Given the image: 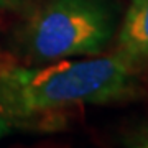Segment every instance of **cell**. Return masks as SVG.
<instances>
[{
  "instance_id": "cell-1",
  "label": "cell",
  "mask_w": 148,
  "mask_h": 148,
  "mask_svg": "<svg viewBox=\"0 0 148 148\" xmlns=\"http://www.w3.org/2000/svg\"><path fill=\"white\" fill-rule=\"evenodd\" d=\"M21 128L45 127L43 119L81 106H109L143 94L140 73L117 54L71 58L38 66L0 68Z\"/></svg>"
},
{
  "instance_id": "cell-2",
  "label": "cell",
  "mask_w": 148,
  "mask_h": 148,
  "mask_svg": "<svg viewBox=\"0 0 148 148\" xmlns=\"http://www.w3.org/2000/svg\"><path fill=\"white\" fill-rule=\"evenodd\" d=\"M117 23L110 0H49L16 28L13 49L30 66L97 56L114 40Z\"/></svg>"
},
{
  "instance_id": "cell-3",
  "label": "cell",
  "mask_w": 148,
  "mask_h": 148,
  "mask_svg": "<svg viewBox=\"0 0 148 148\" xmlns=\"http://www.w3.org/2000/svg\"><path fill=\"white\" fill-rule=\"evenodd\" d=\"M114 54L135 71L148 69V0H132L117 35Z\"/></svg>"
},
{
  "instance_id": "cell-4",
  "label": "cell",
  "mask_w": 148,
  "mask_h": 148,
  "mask_svg": "<svg viewBox=\"0 0 148 148\" xmlns=\"http://www.w3.org/2000/svg\"><path fill=\"white\" fill-rule=\"evenodd\" d=\"M15 128H21V120L15 110L8 87L0 74V140Z\"/></svg>"
},
{
  "instance_id": "cell-5",
  "label": "cell",
  "mask_w": 148,
  "mask_h": 148,
  "mask_svg": "<svg viewBox=\"0 0 148 148\" xmlns=\"http://www.w3.org/2000/svg\"><path fill=\"white\" fill-rule=\"evenodd\" d=\"M122 145L132 148H148V122L132 128L122 138Z\"/></svg>"
},
{
  "instance_id": "cell-6",
  "label": "cell",
  "mask_w": 148,
  "mask_h": 148,
  "mask_svg": "<svg viewBox=\"0 0 148 148\" xmlns=\"http://www.w3.org/2000/svg\"><path fill=\"white\" fill-rule=\"evenodd\" d=\"M33 2L35 0H0V10H21Z\"/></svg>"
}]
</instances>
